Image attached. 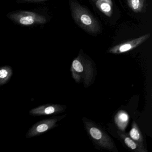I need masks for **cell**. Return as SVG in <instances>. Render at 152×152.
Wrapping results in <instances>:
<instances>
[{
    "label": "cell",
    "instance_id": "cell-12",
    "mask_svg": "<svg viewBox=\"0 0 152 152\" xmlns=\"http://www.w3.org/2000/svg\"><path fill=\"white\" fill-rule=\"evenodd\" d=\"M100 8L105 13H109L111 10V6L107 3H102L100 5Z\"/></svg>",
    "mask_w": 152,
    "mask_h": 152
},
{
    "label": "cell",
    "instance_id": "cell-4",
    "mask_svg": "<svg viewBox=\"0 0 152 152\" xmlns=\"http://www.w3.org/2000/svg\"><path fill=\"white\" fill-rule=\"evenodd\" d=\"M65 115L60 117L49 118L42 120L34 124L27 131L26 137L27 138H31L40 136L47 132L56 128L58 126L57 123L63 119Z\"/></svg>",
    "mask_w": 152,
    "mask_h": 152
},
{
    "label": "cell",
    "instance_id": "cell-10",
    "mask_svg": "<svg viewBox=\"0 0 152 152\" xmlns=\"http://www.w3.org/2000/svg\"><path fill=\"white\" fill-rule=\"evenodd\" d=\"M13 74V69L10 66L0 67V86L9 81Z\"/></svg>",
    "mask_w": 152,
    "mask_h": 152
},
{
    "label": "cell",
    "instance_id": "cell-6",
    "mask_svg": "<svg viewBox=\"0 0 152 152\" xmlns=\"http://www.w3.org/2000/svg\"><path fill=\"white\" fill-rule=\"evenodd\" d=\"M150 36V34H148L137 39L119 44L110 49L108 50V52L113 54H118L129 51L138 47L139 45L145 41Z\"/></svg>",
    "mask_w": 152,
    "mask_h": 152
},
{
    "label": "cell",
    "instance_id": "cell-5",
    "mask_svg": "<svg viewBox=\"0 0 152 152\" xmlns=\"http://www.w3.org/2000/svg\"><path fill=\"white\" fill-rule=\"evenodd\" d=\"M66 106L58 104H46L33 108L29 111V114L33 116L54 115L64 112Z\"/></svg>",
    "mask_w": 152,
    "mask_h": 152
},
{
    "label": "cell",
    "instance_id": "cell-2",
    "mask_svg": "<svg viewBox=\"0 0 152 152\" xmlns=\"http://www.w3.org/2000/svg\"><path fill=\"white\" fill-rule=\"evenodd\" d=\"M70 6L73 19L83 30L92 34L98 33L100 26L93 16L75 1H70Z\"/></svg>",
    "mask_w": 152,
    "mask_h": 152
},
{
    "label": "cell",
    "instance_id": "cell-3",
    "mask_svg": "<svg viewBox=\"0 0 152 152\" xmlns=\"http://www.w3.org/2000/svg\"><path fill=\"white\" fill-rule=\"evenodd\" d=\"M83 121L89 136L96 145L104 149L117 151L113 140L101 127L85 118Z\"/></svg>",
    "mask_w": 152,
    "mask_h": 152
},
{
    "label": "cell",
    "instance_id": "cell-13",
    "mask_svg": "<svg viewBox=\"0 0 152 152\" xmlns=\"http://www.w3.org/2000/svg\"><path fill=\"white\" fill-rule=\"evenodd\" d=\"M131 5L134 10L138 9L140 6V0H131Z\"/></svg>",
    "mask_w": 152,
    "mask_h": 152
},
{
    "label": "cell",
    "instance_id": "cell-7",
    "mask_svg": "<svg viewBox=\"0 0 152 152\" xmlns=\"http://www.w3.org/2000/svg\"><path fill=\"white\" fill-rule=\"evenodd\" d=\"M118 135L123 140L124 144L128 148L137 152H147L148 151L145 148L144 146L141 145L132 140L128 134L124 133L122 132L118 131Z\"/></svg>",
    "mask_w": 152,
    "mask_h": 152
},
{
    "label": "cell",
    "instance_id": "cell-9",
    "mask_svg": "<svg viewBox=\"0 0 152 152\" xmlns=\"http://www.w3.org/2000/svg\"><path fill=\"white\" fill-rule=\"evenodd\" d=\"M134 141L141 145L144 146V138L142 133L138 126L135 121H133L132 125V128L128 134Z\"/></svg>",
    "mask_w": 152,
    "mask_h": 152
},
{
    "label": "cell",
    "instance_id": "cell-1",
    "mask_svg": "<svg viewBox=\"0 0 152 152\" xmlns=\"http://www.w3.org/2000/svg\"><path fill=\"white\" fill-rule=\"evenodd\" d=\"M72 76L77 83H83L85 88L89 87L96 76V68L91 60L79 55L72 63Z\"/></svg>",
    "mask_w": 152,
    "mask_h": 152
},
{
    "label": "cell",
    "instance_id": "cell-8",
    "mask_svg": "<svg viewBox=\"0 0 152 152\" xmlns=\"http://www.w3.org/2000/svg\"><path fill=\"white\" fill-rule=\"evenodd\" d=\"M129 121V116L125 111H119L115 117V121L119 129L122 131H124L128 125Z\"/></svg>",
    "mask_w": 152,
    "mask_h": 152
},
{
    "label": "cell",
    "instance_id": "cell-11",
    "mask_svg": "<svg viewBox=\"0 0 152 152\" xmlns=\"http://www.w3.org/2000/svg\"><path fill=\"white\" fill-rule=\"evenodd\" d=\"M34 22V20L33 18L31 16L22 18L20 20V23L22 24L25 25L32 24Z\"/></svg>",
    "mask_w": 152,
    "mask_h": 152
}]
</instances>
